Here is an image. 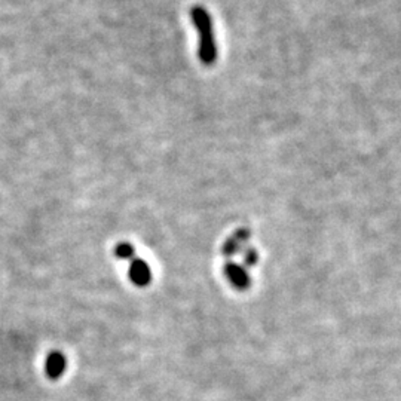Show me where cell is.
<instances>
[{
  "label": "cell",
  "mask_w": 401,
  "mask_h": 401,
  "mask_svg": "<svg viewBox=\"0 0 401 401\" xmlns=\"http://www.w3.org/2000/svg\"><path fill=\"white\" fill-rule=\"evenodd\" d=\"M114 256L119 260H132L136 259V248L129 242H119L114 247Z\"/></svg>",
  "instance_id": "cell-6"
},
{
  "label": "cell",
  "mask_w": 401,
  "mask_h": 401,
  "mask_svg": "<svg viewBox=\"0 0 401 401\" xmlns=\"http://www.w3.org/2000/svg\"><path fill=\"white\" fill-rule=\"evenodd\" d=\"M225 275L228 281L232 284L237 290H247L252 286V278L248 275L247 267L244 264L235 263V262H228L225 264Z\"/></svg>",
  "instance_id": "cell-3"
},
{
  "label": "cell",
  "mask_w": 401,
  "mask_h": 401,
  "mask_svg": "<svg viewBox=\"0 0 401 401\" xmlns=\"http://www.w3.org/2000/svg\"><path fill=\"white\" fill-rule=\"evenodd\" d=\"M191 20L198 33V58L205 67H211L219 58L211 15L204 6L196 5L191 9Z\"/></svg>",
  "instance_id": "cell-1"
},
{
  "label": "cell",
  "mask_w": 401,
  "mask_h": 401,
  "mask_svg": "<svg viewBox=\"0 0 401 401\" xmlns=\"http://www.w3.org/2000/svg\"><path fill=\"white\" fill-rule=\"evenodd\" d=\"M128 277L131 279V282L134 286L137 287H146L152 281V269L147 262H144L143 259H132L129 262V267H128Z\"/></svg>",
  "instance_id": "cell-4"
},
{
  "label": "cell",
  "mask_w": 401,
  "mask_h": 401,
  "mask_svg": "<svg viewBox=\"0 0 401 401\" xmlns=\"http://www.w3.org/2000/svg\"><path fill=\"white\" fill-rule=\"evenodd\" d=\"M252 237V230L248 228H240L232 235L225 241L223 247H222V255L226 259H232L235 257L237 255H241L244 250L247 248V242Z\"/></svg>",
  "instance_id": "cell-2"
},
{
  "label": "cell",
  "mask_w": 401,
  "mask_h": 401,
  "mask_svg": "<svg viewBox=\"0 0 401 401\" xmlns=\"http://www.w3.org/2000/svg\"><path fill=\"white\" fill-rule=\"evenodd\" d=\"M65 367H67V358L63 353H60V351H53V353L46 357L45 373L49 379L53 380L60 379L65 372Z\"/></svg>",
  "instance_id": "cell-5"
},
{
  "label": "cell",
  "mask_w": 401,
  "mask_h": 401,
  "mask_svg": "<svg viewBox=\"0 0 401 401\" xmlns=\"http://www.w3.org/2000/svg\"><path fill=\"white\" fill-rule=\"evenodd\" d=\"M241 255H242V264H244L245 267H253V266L257 264V262H259V253H257L256 248L247 247Z\"/></svg>",
  "instance_id": "cell-7"
}]
</instances>
